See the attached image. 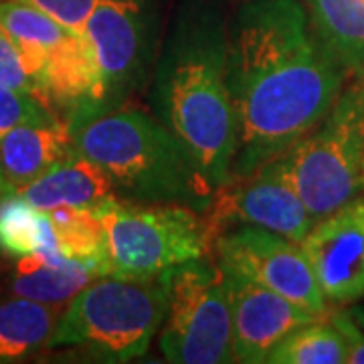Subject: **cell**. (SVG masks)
Here are the masks:
<instances>
[{
  "label": "cell",
  "mask_w": 364,
  "mask_h": 364,
  "mask_svg": "<svg viewBox=\"0 0 364 364\" xmlns=\"http://www.w3.org/2000/svg\"><path fill=\"white\" fill-rule=\"evenodd\" d=\"M57 235L59 249L71 259L100 261L107 265L104 223L97 210L90 208H57L47 213Z\"/></svg>",
  "instance_id": "cell-21"
},
{
  "label": "cell",
  "mask_w": 364,
  "mask_h": 364,
  "mask_svg": "<svg viewBox=\"0 0 364 364\" xmlns=\"http://www.w3.org/2000/svg\"><path fill=\"white\" fill-rule=\"evenodd\" d=\"M213 237L231 227H261L301 243L316 219L284 174L279 158L217 191L207 210Z\"/></svg>",
  "instance_id": "cell-10"
},
{
  "label": "cell",
  "mask_w": 364,
  "mask_h": 364,
  "mask_svg": "<svg viewBox=\"0 0 364 364\" xmlns=\"http://www.w3.org/2000/svg\"><path fill=\"white\" fill-rule=\"evenodd\" d=\"M326 318L336 326L348 348V364H364V330L346 310H330Z\"/></svg>",
  "instance_id": "cell-25"
},
{
  "label": "cell",
  "mask_w": 364,
  "mask_h": 364,
  "mask_svg": "<svg viewBox=\"0 0 364 364\" xmlns=\"http://www.w3.org/2000/svg\"><path fill=\"white\" fill-rule=\"evenodd\" d=\"M102 275H109V272L100 261L71 259L61 249H43L16 257L9 275V294L65 308L69 299Z\"/></svg>",
  "instance_id": "cell-14"
},
{
  "label": "cell",
  "mask_w": 364,
  "mask_h": 364,
  "mask_svg": "<svg viewBox=\"0 0 364 364\" xmlns=\"http://www.w3.org/2000/svg\"><path fill=\"white\" fill-rule=\"evenodd\" d=\"M158 342L168 363H235L231 310L217 261L200 257L170 269L168 312Z\"/></svg>",
  "instance_id": "cell-7"
},
{
  "label": "cell",
  "mask_w": 364,
  "mask_h": 364,
  "mask_svg": "<svg viewBox=\"0 0 364 364\" xmlns=\"http://www.w3.org/2000/svg\"><path fill=\"white\" fill-rule=\"evenodd\" d=\"M43 249H59L49 215L21 195L0 198V251L16 259Z\"/></svg>",
  "instance_id": "cell-19"
},
{
  "label": "cell",
  "mask_w": 364,
  "mask_h": 364,
  "mask_svg": "<svg viewBox=\"0 0 364 364\" xmlns=\"http://www.w3.org/2000/svg\"><path fill=\"white\" fill-rule=\"evenodd\" d=\"M18 2L39 9L55 18L59 25L65 26L69 33L81 35L91 11L95 9L100 0H18Z\"/></svg>",
  "instance_id": "cell-24"
},
{
  "label": "cell",
  "mask_w": 364,
  "mask_h": 364,
  "mask_svg": "<svg viewBox=\"0 0 364 364\" xmlns=\"http://www.w3.org/2000/svg\"><path fill=\"white\" fill-rule=\"evenodd\" d=\"M213 255L221 269L245 275L306 312L318 318L330 312L304 249L287 237L261 227H231L215 237Z\"/></svg>",
  "instance_id": "cell-9"
},
{
  "label": "cell",
  "mask_w": 364,
  "mask_h": 364,
  "mask_svg": "<svg viewBox=\"0 0 364 364\" xmlns=\"http://www.w3.org/2000/svg\"><path fill=\"white\" fill-rule=\"evenodd\" d=\"M265 364H348V348L336 326L324 316L286 336Z\"/></svg>",
  "instance_id": "cell-20"
},
{
  "label": "cell",
  "mask_w": 364,
  "mask_h": 364,
  "mask_svg": "<svg viewBox=\"0 0 364 364\" xmlns=\"http://www.w3.org/2000/svg\"><path fill=\"white\" fill-rule=\"evenodd\" d=\"M168 272L154 277H97L67 301L49 348H75L102 363L144 356L168 312Z\"/></svg>",
  "instance_id": "cell-4"
},
{
  "label": "cell",
  "mask_w": 364,
  "mask_h": 364,
  "mask_svg": "<svg viewBox=\"0 0 364 364\" xmlns=\"http://www.w3.org/2000/svg\"><path fill=\"white\" fill-rule=\"evenodd\" d=\"M348 75L316 43L301 0H245L227 28L237 122L231 178L287 150L322 122Z\"/></svg>",
  "instance_id": "cell-1"
},
{
  "label": "cell",
  "mask_w": 364,
  "mask_h": 364,
  "mask_svg": "<svg viewBox=\"0 0 364 364\" xmlns=\"http://www.w3.org/2000/svg\"><path fill=\"white\" fill-rule=\"evenodd\" d=\"M71 148L63 119L28 122L0 140V198L18 195L28 184L61 162Z\"/></svg>",
  "instance_id": "cell-13"
},
{
  "label": "cell",
  "mask_w": 364,
  "mask_h": 364,
  "mask_svg": "<svg viewBox=\"0 0 364 364\" xmlns=\"http://www.w3.org/2000/svg\"><path fill=\"white\" fill-rule=\"evenodd\" d=\"M299 245L328 304L364 299V196L318 219Z\"/></svg>",
  "instance_id": "cell-11"
},
{
  "label": "cell",
  "mask_w": 364,
  "mask_h": 364,
  "mask_svg": "<svg viewBox=\"0 0 364 364\" xmlns=\"http://www.w3.org/2000/svg\"><path fill=\"white\" fill-rule=\"evenodd\" d=\"M352 79H354V81H358V85H360L364 91V69L360 71V73H358V75H356V77H352Z\"/></svg>",
  "instance_id": "cell-26"
},
{
  "label": "cell",
  "mask_w": 364,
  "mask_h": 364,
  "mask_svg": "<svg viewBox=\"0 0 364 364\" xmlns=\"http://www.w3.org/2000/svg\"><path fill=\"white\" fill-rule=\"evenodd\" d=\"M0 25L4 26V31L18 47L23 63L33 79L35 93L39 97L47 59L71 33L49 14L18 0H0Z\"/></svg>",
  "instance_id": "cell-18"
},
{
  "label": "cell",
  "mask_w": 364,
  "mask_h": 364,
  "mask_svg": "<svg viewBox=\"0 0 364 364\" xmlns=\"http://www.w3.org/2000/svg\"><path fill=\"white\" fill-rule=\"evenodd\" d=\"M0 87L31 93L37 97L33 79L26 71L23 57L18 53V47L14 45L11 35L0 25Z\"/></svg>",
  "instance_id": "cell-23"
},
{
  "label": "cell",
  "mask_w": 364,
  "mask_h": 364,
  "mask_svg": "<svg viewBox=\"0 0 364 364\" xmlns=\"http://www.w3.org/2000/svg\"><path fill=\"white\" fill-rule=\"evenodd\" d=\"M223 277L231 310L235 363L265 364L282 340L304 324L318 320V316L241 273L223 269Z\"/></svg>",
  "instance_id": "cell-12"
},
{
  "label": "cell",
  "mask_w": 364,
  "mask_h": 364,
  "mask_svg": "<svg viewBox=\"0 0 364 364\" xmlns=\"http://www.w3.org/2000/svg\"><path fill=\"white\" fill-rule=\"evenodd\" d=\"M284 174L314 219L364 193V91L350 79L326 117L279 156Z\"/></svg>",
  "instance_id": "cell-5"
},
{
  "label": "cell",
  "mask_w": 364,
  "mask_h": 364,
  "mask_svg": "<svg viewBox=\"0 0 364 364\" xmlns=\"http://www.w3.org/2000/svg\"><path fill=\"white\" fill-rule=\"evenodd\" d=\"M316 43L356 77L364 69V0H301Z\"/></svg>",
  "instance_id": "cell-16"
},
{
  "label": "cell",
  "mask_w": 364,
  "mask_h": 364,
  "mask_svg": "<svg viewBox=\"0 0 364 364\" xmlns=\"http://www.w3.org/2000/svg\"><path fill=\"white\" fill-rule=\"evenodd\" d=\"M97 215L104 223L109 273L154 277L186 261L208 257L215 237L207 217L181 205H150L107 198Z\"/></svg>",
  "instance_id": "cell-6"
},
{
  "label": "cell",
  "mask_w": 364,
  "mask_h": 364,
  "mask_svg": "<svg viewBox=\"0 0 364 364\" xmlns=\"http://www.w3.org/2000/svg\"><path fill=\"white\" fill-rule=\"evenodd\" d=\"M18 195L43 213L57 208H90L97 210L107 198H114L116 188L90 158L73 146L61 162L28 184Z\"/></svg>",
  "instance_id": "cell-15"
},
{
  "label": "cell",
  "mask_w": 364,
  "mask_h": 364,
  "mask_svg": "<svg viewBox=\"0 0 364 364\" xmlns=\"http://www.w3.org/2000/svg\"><path fill=\"white\" fill-rule=\"evenodd\" d=\"M71 146L107 174L117 198L207 215L215 188L152 109L126 104L67 122Z\"/></svg>",
  "instance_id": "cell-3"
},
{
  "label": "cell",
  "mask_w": 364,
  "mask_h": 364,
  "mask_svg": "<svg viewBox=\"0 0 364 364\" xmlns=\"http://www.w3.org/2000/svg\"><path fill=\"white\" fill-rule=\"evenodd\" d=\"M227 28L229 21L213 0H184L150 79L152 114L184 144L215 193L231 178L237 152Z\"/></svg>",
  "instance_id": "cell-2"
},
{
  "label": "cell",
  "mask_w": 364,
  "mask_h": 364,
  "mask_svg": "<svg viewBox=\"0 0 364 364\" xmlns=\"http://www.w3.org/2000/svg\"><path fill=\"white\" fill-rule=\"evenodd\" d=\"M81 37L93 69V93L67 122L128 104L154 61V25L144 0H100Z\"/></svg>",
  "instance_id": "cell-8"
},
{
  "label": "cell",
  "mask_w": 364,
  "mask_h": 364,
  "mask_svg": "<svg viewBox=\"0 0 364 364\" xmlns=\"http://www.w3.org/2000/svg\"><path fill=\"white\" fill-rule=\"evenodd\" d=\"M55 114L31 93L0 87V140L6 132L28 122L55 119Z\"/></svg>",
  "instance_id": "cell-22"
},
{
  "label": "cell",
  "mask_w": 364,
  "mask_h": 364,
  "mask_svg": "<svg viewBox=\"0 0 364 364\" xmlns=\"http://www.w3.org/2000/svg\"><path fill=\"white\" fill-rule=\"evenodd\" d=\"M61 310L11 294L0 298V364L25 363L49 350Z\"/></svg>",
  "instance_id": "cell-17"
}]
</instances>
